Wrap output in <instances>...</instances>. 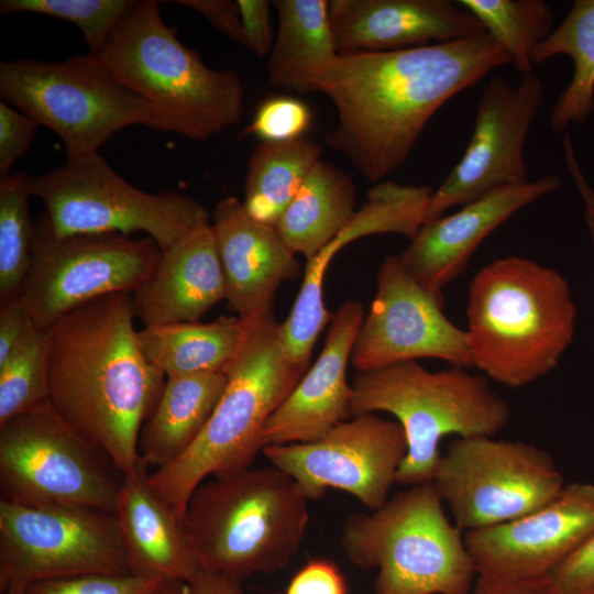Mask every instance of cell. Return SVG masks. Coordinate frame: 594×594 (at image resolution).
Listing matches in <instances>:
<instances>
[{"instance_id": "obj_1", "label": "cell", "mask_w": 594, "mask_h": 594, "mask_svg": "<svg viewBox=\"0 0 594 594\" xmlns=\"http://www.w3.org/2000/svg\"><path fill=\"white\" fill-rule=\"evenodd\" d=\"M508 64V54L487 33L406 50L339 55L319 87L337 113L326 144L377 184L406 163L444 103Z\"/></svg>"}, {"instance_id": "obj_2", "label": "cell", "mask_w": 594, "mask_h": 594, "mask_svg": "<svg viewBox=\"0 0 594 594\" xmlns=\"http://www.w3.org/2000/svg\"><path fill=\"white\" fill-rule=\"evenodd\" d=\"M132 295L118 293L62 316L48 331V403L111 460L122 476L140 463L139 437L165 385L147 361Z\"/></svg>"}, {"instance_id": "obj_3", "label": "cell", "mask_w": 594, "mask_h": 594, "mask_svg": "<svg viewBox=\"0 0 594 594\" xmlns=\"http://www.w3.org/2000/svg\"><path fill=\"white\" fill-rule=\"evenodd\" d=\"M575 306L554 270L520 256L498 258L471 282L466 341L473 366L508 387L558 365L573 340Z\"/></svg>"}, {"instance_id": "obj_4", "label": "cell", "mask_w": 594, "mask_h": 594, "mask_svg": "<svg viewBox=\"0 0 594 594\" xmlns=\"http://www.w3.org/2000/svg\"><path fill=\"white\" fill-rule=\"evenodd\" d=\"M95 55L119 84L150 105L154 130L207 141L244 114L240 75L207 66L185 46L164 22L160 1H138Z\"/></svg>"}, {"instance_id": "obj_5", "label": "cell", "mask_w": 594, "mask_h": 594, "mask_svg": "<svg viewBox=\"0 0 594 594\" xmlns=\"http://www.w3.org/2000/svg\"><path fill=\"white\" fill-rule=\"evenodd\" d=\"M241 321L243 340L224 370L227 385L209 421L184 454L148 476L182 521L189 498L209 475L250 468L264 448L267 420L307 371L285 354L273 311Z\"/></svg>"}, {"instance_id": "obj_6", "label": "cell", "mask_w": 594, "mask_h": 594, "mask_svg": "<svg viewBox=\"0 0 594 594\" xmlns=\"http://www.w3.org/2000/svg\"><path fill=\"white\" fill-rule=\"evenodd\" d=\"M308 501L279 469L249 468L201 483L183 529L200 570L242 581L290 562L306 534Z\"/></svg>"}, {"instance_id": "obj_7", "label": "cell", "mask_w": 594, "mask_h": 594, "mask_svg": "<svg viewBox=\"0 0 594 594\" xmlns=\"http://www.w3.org/2000/svg\"><path fill=\"white\" fill-rule=\"evenodd\" d=\"M352 416L389 413L404 429L407 453L396 482H432L441 460L440 441L495 436L509 419V406L484 374L464 367L429 372L417 361L358 372L352 384Z\"/></svg>"}, {"instance_id": "obj_8", "label": "cell", "mask_w": 594, "mask_h": 594, "mask_svg": "<svg viewBox=\"0 0 594 594\" xmlns=\"http://www.w3.org/2000/svg\"><path fill=\"white\" fill-rule=\"evenodd\" d=\"M341 546L363 569H378L375 594H469L477 573L462 530L432 482L411 485L342 526Z\"/></svg>"}, {"instance_id": "obj_9", "label": "cell", "mask_w": 594, "mask_h": 594, "mask_svg": "<svg viewBox=\"0 0 594 594\" xmlns=\"http://www.w3.org/2000/svg\"><path fill=\"white\" fill-rule=\"evenodd\" d=\"M0 96L55 132L67 157L98 153L125 128L154 125L150 105L119 84L91 53L62 62L2 61Z\"/></svg>"}, {"instance_id": "obj_10", "label": "cell", "mask_w": 594, "mask_h": 594, "mask_svg": "<svg viewBox=\"0 0 594 594\" xmlns=\"http://www.w3.org/2000/svg\"><path fill=\"white\" fill-rule=\"evenodd\" d=\"M28 187L31 197L44 204L57 235L144 232L164 252L210 223L207 209L196 199L175 190H141L99 153L67 157L58 167L30 176Z\"/></svg>"}, {"instance_id": "obj_11", "label": "cell", "mask_w": 594, "mask_h": 594, "mask_svg": "<svg viewBox=\"0 0 594 594\" xmlns=\"http://www.w3.org/2000/svg\"><path fill=\"white\" fill-rule=\"evenodd\" d=\"M123 476L45 403L0 425L1 501L116 510Z\"/></svg>"}, {"instance_id": "obj_12", "label": "cell", "mask_w": 594, "mask_h": 594, "mask_svg": "<svg viewBox=\"0 0 594 594\" xmlns=\"http://www.w3.org/2000/svg\"><path fill=\"white\" fill-rule=\"evenodd\" d=\"M161 255L148 237L57 235L43 212L34 221L32 262L15 297L46 330L86 302L111 294L132 295L148 279Z\"/></svg>"}, {"instance_id": "obj_13", "label": "cell", "mask_w": 594, "mask_h": 594, "mask_svg": "<svg viewBox=\"0 0 594 594\" xmlns=\"http://www.w3.org/2000/svg\"><path fill=\"white\" fill-rule=\"evenodd\" d=\"M86 574H131L117 517L84 506L0 502V591Z\"/></svg>"}, {"instance_id": "obj_14", "label": "cell", "mask_w": 594, "mask_h": 594, "mask_svg": "<svg viewBox=\"0 0 594 594\" xmlns=\"http://www.w3.org/2000/svg\"><path fill=\"white\" fill-rule=\"evenodd\" d=\"M432 483L454 524L473 531L518 519L553 499L564 479L552 455L522 441L453 440Z\"/></svg>"}, {"instance_id": "obj_15", "label": "cell", "mask_w": 594, "mask_h": 594, "mask_svg": "<svg viewBox=\"0 0 594 594\" xmlns=\"http://www.w3.org/2000/svg\"><path fill=\"white\" fill-rule=\"evenodd\" d=\"M262 452L308 499L336 488L374 512L388 499L407 440L398 421L363 414L339 422L315 441L266 446Z\"/></svg>"}, {"instance_id": "obj_16", "label": "cell", "mask_w": 594, "mask_h": 594, "mask_svg": "<svg viewBox=\"0 0 594 594\" xmlns=\"http://www.w3.org/2000/svg\"><path fill=\"white\" fill-rule=\"evenodd\" d=\"M544 97L534 74L518 85L501 77L485 85L469 144L441 185L433 189L425 223L498 188L528 182L525 145Z\"/></svg>"}, {"instance_id": "obj_17", "label": "cell", "mask_w": 594, "mask_h": 594, "mask_svg": "<svg viewBox=\"0 0 594 594\" xmlns=\"http://www.w3.org/2000/svg\"><path fill=\"white\" fill-rule=\"evenodd\" d=\"M443 295L417 282L396 255L382 262L377 289L358 331L350 361L358 372L439 359L473 366L465 330L443 312Z\"/></svg>"}, {"instance_id": "obj_18", "label": "cell", "mask_w": 594, "mask_h": 594, "mask_svg": "<svg viewBox=\"0 0 594 594\" xmlns=\"http://www.w3.org/2000/svg\"><path fill=\"white\" fill-rule=\"evenodd\" d=\"M594 532V484H565L539 509L518 519L465 532L477 574L548 575Z\"/></svg>"}, {"instance_id": "obj_19", "label": "cell", "mask_w": 594, "mask_h": 594, "mask_svg": "<svg viewBox=\"0 0 594 594\" xmlns=\"http://www.w3.org/2000/svg\"><path fill=\"white\" fill-rule=\"evenodd\" d=\"M432 191L428 186L394 182L375 184L348 224L307 261L299 294L279 329L283 350L290 361L308 370L312 348L332 318L324 307L322 287L326 271L337 252L352 241L371 234L397 233L411 240L425 223Z\"/></svg>"}, {"instance_id": "obj_20", "label": "cell", "mask_w": 594, "mask_h": 594, "mask_svg": "<svg viewBox=\"0 0 594 594\" xmlns=\"http://www.w3.org/2000/svg\"><path fill=\"white\" fill-rule=\"evenodd\" d=\"M560 187L557 176H544L498 188L421 226L396 256L407 272L431 292L458 277L479 245L514 213Z\"/></svg>"}, {"instance_id": "obj_21", "label": "cell", "mask_w": 594, "mask_h": 594, "mask_svg": "<svg viewBox=\"0 0 594 594\" xmlns=\"http://www.w3.org/2000/svg\"><path fill=\"white\" fill-rule=\"evenodd\" d=\"M339 55L389 52L485 34L481 22L450 0H330Z\"/></svg>"}, {"instance_id": "obj_22", "label": "cell", "mask_w": 594, "mask_h": 594, "mask_svg": "<svg viewBox=\"0 0 594 594\" xmlns=\"http://www.w3.org/2000/svg\"><path fill=\"white\" fill-rule=\"evenodd\" d=\"M364 317L358 300L337 309L316 363L267 420L264 447L315 441L352 417V386L345 371Z\"/></svg>"}, {"instance_id": "obj_23", "label": "cell", "mask_w": 594, "mask_h": 594, "mask_svg": "<svg viewBox=\"0 0 594 594\" xmlns=\"http://www.w3.org/2000/svg\"><path fill=\"white\" fill-rule=\"evenodd\" d=\"M211 228L230 308L245 320L272 311L278 286L300 275V264L275 227L254 220L235 197L221 199Z\"/></svg>"}, {"instance_id": "obj_24", "label": "cell", "mask_w": 594, "mask_h": 594, "mask_svg": "<svg viewBox=\"0 0 594 594\" xmlns=\"http://www.w3.org/2000/svg\"><path fill=\"white\" fill-rule=\"evenodd\" d=\"M226 299V284L211 223L196 228L167 251L132 294L145 327L195 322Z\"/></svg>"}, {"instance_id": "obj_25", "label": "cell", "mask_w": 594, "mask_h": 594, "mask_svg": "<svg viewBox=\"0 0 594 594\" xmlns=\"http://www.w3.org/2000/svg\"><path fill=\"white\" fill-rule=\"evenodd\" d=\"M141 460L123 476L114 515L132 575L165 582H189L200 570L187 542L183 521L152 488Z\"/></svg>"}, {"instance_id": "obj_26", "label": "cell", "mask_w": 594, "mask_h": 594, "mask_svg": "<svg viewBox=\"0 0 594 594\" xmlns=\"http://www.w3.org/2000/svg\"><path fill=\"white\" fill-rule=\"evenodd\" d=\"M223 371L167 376L162 395L139 437V457L164 468L197 440L226 388Z\"/></svg>"}, {"instance_id": "obj_27", "label": "cell", "mask_w": 594, "mask_h": 594, "mask_svg": "<svg viewBox=\"0 0 594 594\" xmlns=\"http://www.w3.org/2000/svg\"><path fill=\"white\" fill-rule=\"evenodd\" d=\"M278 29L268 54L272 85L299 94L319 92L339 58L327 0H275Z\"/></svg>"}, {"instance_id": "obj_28", "label": "cell", "mask_w": 594, "mask_h": 594, "mask_svg": "<svg viewBox=\"0 0 594 594\" xmlns=\"http://www.w3.org/2000/svg\"><path fill=\"white\" fill-rule=\"evenodd\" d=\"M352 178L333 164L318 161L275 228L294 253L311 260L351 220L355 210Z\"/></svg>"}, {"instance_id": "obj_29", "label": "cell", "mask_w": 594, "mask_h": 594, "mask_svg": "<svg viewBox=\"0 0 594 594\" xmlns=\"http://www.w3.org/2000/svg\"><path fill=\"white\" fill-rule=\"evenodd\" d=\"M244 334L239 317L221 316L202 323L147 326L138 331L140 348L165 375L219 372L235 358Z\"/></svg>"}, {"instance_id": "obj_30", "label": "cell", "mask_w": 594, "mask_h": 594, "mask_svg": "<svg viewBox=\"0 0 594 594\" xmlns=\"http://www.w3.org/2000/svg\"><path fill=\"white\" fill-rule=\"evenodd\" d=\"M321 150L305 136L261 142L248 162L242 201L248 215L275 227L308 173L321 160Z\"/></svg>"}, {"instance_id": "obj_31", "label": "cell", "mask_w": 594, "mask_h": 594, "mask_svg": "<svg viewBox=\"0 0 594 594\" xmlns=\"http://www.w3.org/2000/svg\"><path fill=\"white\" fill-rule=\"evenodd\" d=\"M568 55L573 76L550 113V125L562 132L581 123L594 109V0H576L565 19L532 52V64Z\"/></svg>"}, {"instance_id": "obj_32", "label": "cell", "mask_w": 594, "mask_h": 594, "mask_svg": "<svg viewBox=\"0 0 594 594\" xmlns=\"http://www.w3.org/2000/svg\"><path fill=\"white\" fill-rule=\"evenodd\" d=\"M508 54L521 76L532 74L534 50L552 32L553 12L542 0H460Z\"/></svg>"}, {"instance_id": "obj_33", "label": "cell", "mask_w": 594, "mask_h": 594, "mask_svg": "<svg viewBox=\"0 0 594 594\" xmlns=\"http://www.w3.org/2000/svg\"><path fill=\"white\" fill-rule=\"evenodd\" d=\"M29 175L0 178V299L19 294L32 262L34 222L29 215Z\"/></svg>"}, {"instance_id": "obj_34", "label": "cell", "mask_w": 594, "mask_h": 594, "mask_svg": "<svg viewBox=\"0 0 594 594\" xmlns=\"http://www.w3.org/2000/svg\"><path fill=\"white\" fill-rule=\"evenodd\" d=\"M138 0H1L0 12L35 13L75 24L89 47L98 54Z\"/></svg>"}, {"instance_id": "obj_35", "label": "cell", "mask_w": 594, "mask_h": 594, "mask_svg": "<svg viewBox=\"0 0 594 594\" xmlns=\"http://www.w3.org/2000/svg\"><path fill=\"white\" fill-rule=\"evenodd\" d=\"M47 356L46 329L0 364V425L48 403Z\"/></svg>"}, {"instance_id": "obj_36", "label": "cell", "mask_w": 594, "mask_h": 594, "mask_svg": "<svg viewBox=\"0 0 594 594\" xmlns=\"http://www.w3.org/2000/svg\"><path fill=\"white\" fill-rule=\"evenodd\" d=\"M311 121V110L304 101L285 96L271 97L258 106L243 135H255L262 142L292 141L302 138Z\"/></svg>"}, {"instance_id": "obj_37", "label": "cell", "mask_w": 594, "mask_h": 594, "mask_svg": "<svg viewBox=\"0 0 594 594\" xmlns=\"http://www.w3.org/2000/svg\"><path fill=\"white\" fill-rule=\"evenodd\" d=\"M166 582L132 574H86L37 581L25 594H152Z\"/></svg>"}, {"instance_id": "obj_38", "label": "cell", "mask_w": 594, "mask_h": 594, "mask_svg": "<svg viewBox=\"0 0 594 594\" xmlns=\"http://www.w3.org/2000/svg\"><path fill=\"white\" fill-rule=\"evenodd\" d=\"M38 125L34 119L0 101V178L12 174L13 165L30 148Z\"/></svg>"}, {"instance_id": "obj_39", "label": "cell", "mask_w": 594, "mask_h": 594, "mask_svg": "<svg viewBox=\"0 0 594 594\" xmlns=\"http://www.w3.org/2000/svg\"><path fill=\"white\" fill-rule=\"evenodd\" d=\"M548 576L560 594H594V532Z\"/></svg>"}, {"instance_id": "obj_40", "label": "cell", "mask_w": 594, "mask_h": 594, "mask_svg": "<svg viewBox=\"0 0 594 594\" xmlns=\"http://www.w3.org/2000/svg\"><path fill=\"white\" fill-rule=\"evenodd\" d=\"M41 329L18 297L1 301L0 364L26 344Z\"/></svg>"}, {"instance_id": "obj_41", "label": "cell", "mask_w": 594, "mask_h": 594, "mask_svg": "<svg viewBox=\"0 0 594 594\" xmlns=\"http://www.w3.org/2000/svg\"><path fill=\"white\" fill-rule=\"evenodd\" d=\"M286 594H348V587L333 562L315 559L293 576Z\"/></svg>"}, {"instance_id": "obj_42", "label": "cell", "mask_w": 594, "mask_h": 594, "mask_svg": "<svg viewBox=\"0 0 594 594\" xmlns=\"http://www.w3.org/2000/svg\"><path fill=\"white\" fill-rule=\"evenodd\" d=\"M241 13L244 47L257 57L270 54L274 36L271 22L272 1L237 0Z\"/></svg>"}, {"instance_id": "obj_43", "label": "cell", "mask_w": 594, "mask_h": 594, "mask_svg": "<svg viewBox=\"0 0 594 594\" xmlns=\"http://www.w3.org/2000/svg\"><path fill=\"white\" fill-rule=\"evenodd\" d=\"M172 2L200 13L226 37L234 43L244 45L242 19L238 1L175 0Z\"/></svg>"}, {"instance_id": "obj_44", "label": "cell", "mask_w": 594, "mask_h": 594, "mask_svg": "<svg viewBox=\"0 0 594 594\" xmlns=\"http://www.w3.org/2000/svg\"><path fill=\"white\" fill-rule=\"evenodd\" d=\"M471 594H560L548 575L502 578L479 574Z\"/></svg>"}, {"instance_id": "obj_45", "label": "cell", "mask_w": 594, "mask_h": 594, "mask_svg": "<svg viewBox=\"0 0 594 594\" xmlns=\"http://www.w3.org/2000/svg\"><path fill=\"white\" fill-rule=\"evenodd\" d=\"M185 594H243L241 581L223 574L199 570L185 583Z\"/></svg>"}, {"instance_id": "obj_46", "label": "cell", "mask_w": 594, "mask_h": 594, "mask_svg": "<svg viewBox=\"0 0 594 594\" xmlns=\"http://www.w3.org/2000/svg\"><path fill=\"white\" fill-rule=\"evenodd\" d=\"M564 150L568 167L584 201V218L594 244V191L580 170L569 135L564 138Z\"/></svg>"}, {"instance_id": "obj_47", "label": "cell", "mask_w": 594, "mask_h": 594, "mask_svg": "<svg viewBox=\"0 0 594 594\" xmlns=\"http://www.w3.org/2000/svg\"><path fill=\"white\" fill-rule=\"evenodd\" d=\"M152 594H185V583L182 582H166L158 590Z\"/></svg>"}, {"instance_id": "obj_48", "label": "cell", "mask_w": 594, "mask_h": 594, "mask_svg": "<svg viewBox=\"0 0 594 594\" xmlns=\"http://www.w3.org/2000/svg\"><path fill=\"white\" fill-rule=\"evenodd\" d=\"M1 594H15V593H1Z\"/></svg>"}]
</instances>
